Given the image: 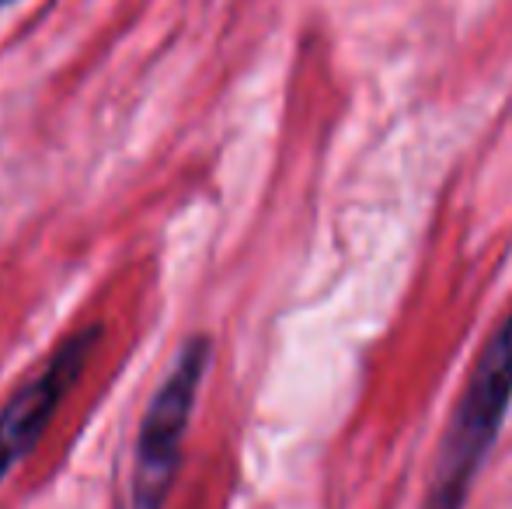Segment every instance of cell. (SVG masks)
<instances>
[{"label": "cell", "mask_w": 512, "mask_h": 509, "mask_svg": "<svg viewBox=\"0 0 512 509\" xmlns=\"http://www.w3.org/2000/svg\"><path fill=\"white\" fill-rule=\"evenodd\" d=\"M512 408V314L492 332L474 360L460 401L450 415L439 454L432 464V482L425 509H464L481 464L488 461Z\"/></svg>", "instance_id": "6da1fadb"}, {"label": "cell", "mask_w": 512, "mask_h": 509, "mask_svg": "<svg viewBox=\"0 0 512 509\" xmlns=\"http://www.w3.org/2000/svg\"><path fill=\"white\" fill-rule=\"evenodd\" d=\"M98 339H102V325H84L77 332H70L53 349L46 367L25 387H18L7 398V405L0 408V482L39 447L56 408L63 405V398L74 391V384L88 370V360L98 349Z\"/></svg>", "instance_id": "3957f363"}, {"label": "cell", "mask_w": 512, "mask_h": 509, "mask_svg": "<svg viewBox=\"0 0 512 509\" xmlns=\"http://www.w3.org/2000/svg\"><path fill=\"white\" fill-rule=\"evenodd\" d=\"M209 360H213L209 335H189L178 349L171 374L164 377L154 398H150L140 422V436H136L129 509H164V503H168Z\"/></svg>", "instance_id": "7a4b0ae2"}, {"label": "cell", "mask_w": 512, "mask_h": 509, "mask_svg": "<svg viewBox=\"0 0 512 509\" xmlns=\"http://www.w3.org/2000/svg\"><path fill=\"white\" fill-rule=\"evenodd\" d=\"M7 4H14V0H0V7H7Z\"/></svg>", "instance_id": "277c9868"}]
</instances>
